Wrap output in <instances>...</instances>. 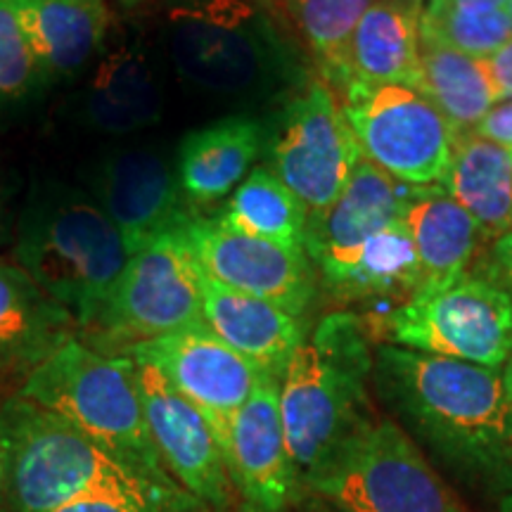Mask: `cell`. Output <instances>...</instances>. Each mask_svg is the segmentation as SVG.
<instances>
[{
  "mask_svg": "<svg viewBox=\"0 0 512 512\" xmlns=\"http://www.w3.org/2000/svg\"><path fill=\"white\" fill-rule=\"evenodd\" d=\"M361 147L328 83L313 81L287 107L273 143V174L309 214L328 209L361 162Z\"/></svg>",
  "mask_w": 512,
  "mask_h": 512,
  "instance_id": "8fae6325",
  "label": "cell"
},
{
  "mask_svg": "<svg viewBox=\"0 0 512 512\" xmlns=\"http://www.w3.org/2000/svg\"><path fill=\"white\" fill-rule=\"evenodd\" d=\"M43 74L72 76L98 53L112 24L107 0H8Z\"/></svg>",
  "mask_w": 512,
  "mask_h": 512,
  "instance_id": "7402d4cb",
  "label": "cell"
},
{
  "mask_svg": "<svg viewBox=\"0 0 512 512\" xmlns=\"http://www.w3.org/2000/svg\"><path fill=\"white\" fill-rule=\"evenodd\" d=\"M119 3H124V5H136V3H140V0H119Z\"/></svg>",
  "mask_w": 512,
  "mask_h": 512,
  "instance_id": "60d3db41",
  "label": "cell"
},
{
  "mask_svg": "<svg viewBox=\"0 0 512 512\" xmlns=\"http://www.w3.org/2000/svg\"><path fill=\"white\" fill-rule=\"evenodd\" d=\"M430 188H415L361 159L347 185L328 209L309 214L306 254L323 273L325 285L337 283L349 271L361 247L382 228L401 221L418 197Z\"/></svg>",
  "mask_w": 512,
  "mask_h": 512,
  "instance_id": "9a60e30c",
  "label": "cell"
},
{
  "mask_svg": "<svg viewBox=\"0 0 512 512\" xmlns=\"http://www.w3.org/2000/svg\"><path fill=\"white\" fill-rule=\"evenodd\" d=\"M183 230L128 259L86 344L128 356L138 344L204 323L200 271Z\"/></svg>",
  "mask_w": 512,
  "mask_h": 512,
  "instance_id": "ba28073f",
  "label": "cell"
},
{
  "mask_svg": "<svg viewBox=\"0 0 512 512\" xmlns=\"http://www.w3.org/2000/svg\"><path fill=\"white\" fill-rule=\"evenodd\" d=\"M320 67L328 74L375 0H283Z\"/></svg>",
  "mask_w": 512,
  "mask_h": 512,
  "instance_id": "f546056e",
  "label": "cell"
},
{
  "mask_svg": "<svg viewBox=\"0 0 512 512\" xmlns=\"http://www.w3.org/2000/svg\"><path fill=\"white\" fill-rule=\"evenodd\" d=\"M382 344L501 370L512 351V299L470 275L415 294L373 323Z\"/></svg>",
  "mask_w": 512,
  "mask_h": 512,
  "instance_id": "52a82bcc",
  "label": "cell"
},
{
  "mask_svg": "<svg viewBox=\"0 0 512 512\" xmlns=\"http://www.w3.org/2000/svg\"><path fill=\"white\" fill-rule=\"evenodd\" d=\"M17 264L72 313L79 330L98 323L131 259L124 238L98 200L53 185L31 197L17 230Z\"/></svg>",
  "mask_w": 512,
  "mask_h": 512,
  "instance_id": "5b68a950",
  "label": "cell"
},
{
  "mask_svg": "<svg viewBox=\"0 0 512 512\" xmlns=\"http://www.w3.org/2000/svg\"><path fill=\"white\" fill-rule=\"evenodd\" d=\"M501 512H512V494L501 498Z\"/></svg>",
  "mask_w": 512,
  "mask_h": 512,
  "instance_id": "f35d334b",
  "label": "cell"
},
{
  "mask_svg": "<svg viewBox=\"0 0 512 512\" xmlns=\"http://www.w3.org/2000/svg\"><path fill=\"white\" fill-rule=\"evenodd\" d=\"M472 133L512 150V98L501 100L498 105L491 107Z\"/></svg>",
  "mask_w": 512,
  "mask_h": 512,
  "instance_id": "836d02e7",
  "label": "cell"
},
{
  "mask_svg": "<svg viewBox=\"0 0 512 512\" xmlns=\"http://www.w3.org/2000/svg\"><path fill=\"white\" fill-rule=\"evenodd\" d=\"M202 510L197 498H185L174 503H155V501H128V498H86L64 505L53 512H195Z\"/></svg>",
  "mask_w": 512,
  "mask_h": 512,
  "instance_id": "1f68e13d",
  "label": "cell"
},
{
  "mask_svg": "<svg viewBox=\"0 0 512 512\" xmlns=\"http://www.w3.org/2000/svg\"><path fill=\"white\" fill-rule=\"evenodd\" d=\"M138 366L147 430L174 482L202 505L226 508L230 475L209 422L152 363Z\"/></svg>",
  "mask_w": 512,
  "mask_h": 512,
  "instance_id": "5bb4252c",
  "label": "cell"
},
{
  "mask_svg": "<svg viewBox=\"0 0 512 512\" xmlns=\"http://www.w3.org/2000/svg\"><path fill=\"white\" fill-rule=\"evenodd\" d=\"M501 377H503V387H505V394H508V396H510V401H512V351H510L508 361L503 363Z\"/></svg>",
  "mask_w": 512,
  "mask_h": 512,
  "instance_id": "74e56055",
  "label": "cell"
},
{
  "mask_svg": "<svg viewBox=\"0 0 512 512\" xmlns=\"http://www.w3.org/2000/svg\"><path fill=\"white\" fill-rule=\"evenodd\" d=\"M264 126L252 117H226L190 131L178 147L176 178L197 207L219 202L252 174L264 150Z\"/></svg>",
  "mask_w": 512,
  "mask_h": 512,
  "instance_id": "44dd1931",
  "label": "cell"
},
{
  "mask_svg": "<svg viewBox=\"0 0 512 512\" xmlns=\"http://www.w3.org/2000/svg\"><path fill=\"white\" fill-rule=\"evenodd\" d=\"M430 3H434V0H430Z\"/></svg>",
  "mask_w": 512,
  "mask_h": 512,
  "instance_id": "7bdbcfd3",
  "label": "cell"
},
{
  "mask_svg": "<svg viewBox=\"0 0 512 512\" xmlns=\"http://www.w3.org/2000/svg\"><path fill=\"white\" fill-rule=\"evenodd\" d=\"M3 230H5V221H3V211H0V240H3Z\"/></svg>",
  "mask_w": 512,
  "mask_h": 512,
  "instance_id": "ab89813d",
  "label": "cell"
},
{
  "mask_svg": "<svg viewBox=\"0 0 512 512\" xmlns=\"http://www.w3.org/2000/svg\"><path fill=\"white\" fill-rule=\"evenodd\" d=\"M356 313H330L304 339L280 377V413L299 482L373 418L368 384L375 351Z\"/></svg>",
  "mask_w": 512,
  "mask_h": 512,
  "instance_id": "3957f363",
  "label": "cell"
},
{
  "mask_svg": "<svg viewBox=\"0 0 512 512\" xmlns=\"http://www.w3.org/2000/svg\"><path fill=\"white\" fill-rule=\"evenodd\" d=\"M330 290L351 302H408L420 292V264L406 221H396L373 235L354 259V264Z\"/></svg>",
  "mask_w": 512,
  "mask_h": 512,
  "instance_id": "4316f807",
  "label": "cell"
},
{
  "mask_svg": "<svg viewBox=\"0 0 512 512\" xmlns=\"http://www.w3.org/2000/svg\"><path fill=\"white\" fill-rule=\"evenodd\" d=\"M162 88L152 64L136 48H117L95 69L86 93V114L93 128L126 136L162 117Z\"/></svg>",
  "mask_w": 512,
  "mask_h": 512,
  "instance_id": "cb8c5ba5",
  "label": "cell"
},
{
  "mask_svg": "<svg viewBox=\"0 0 512 512\" xmlns=\"http://www.w3.org/2000/svg\"><path fill=\"white\" fill-rule=\"evenodd\" d=\"M230 482L261 512H283L299 486L280 413V377L261 375L221 441Z\"/></svg>",
  "mask_w": 512,
  "mask_h": 512,
  "instance_id": "e0dca14e",
  "label": "cell"
},
{
  "mask_svg": "<svg viewBox=\"0 0 512 512\" xmlns=\"http://www.w3.org/2000/svg\"><path fill=\"white\" fill-rule=\"evenodd\" d=\"M12 512H53L86 498L174 503L188 491H164L121 465L72 422L12 396L0 408Z\"/></svg>",
  "mask_w": 512,
  "mask_h": 512,
  "instance_id": "7a4b0ae2",
  "label": "cell"
},
{
  "mask_svg": "<svg viewBox=\"0 0 512 512\" xmlns=\"http://www.w3.org/2000/svg\"><path fill=\"white\" fill-rule=\"evenodd\" d=\"M5 477H8V458H5L3 434H0V498H3V491H5Z\"/></svg>",
  "mask_w": 512,
  "mask_h": 512,
  "instance_id": "8d00e7d4",
  "label": "cell"
},
{
  "mask_svg": "<svg viewBox=\"0 0 512 512\" xmlns=\"http://www.w3.org/2000/svg\"><path fill=\"white\" fill-rule=\"evenodd\" d=\"M76 320L19 264L0 261V382L27 377L76 337Z\"/></svg>",
  "mask_w": 512,
  "mask_h": 512,
  "instance_id": "d6986e66",
  "label": "cell"
},
{
  "mask_svg": "<svg viewBox=\"0 0 512 512\" xmlns=\"http://www.w3.org/2000/svg\"><path fill=\"white\" fill-rule=\"evenodd\" d=\"M332 512H467L420 446L389 418H368L306 472Z\"/></svg>",
  "mask_w": 512,
  "mask_h": 512,
  "instance_id": "8992f818",
  "label": "cell"
},
{
  "mask_svg": "<svg viewBox=\"0 0 512 512\" xmlns=\"http://www.w3.org/2000/svg\"><path fill=\"white\" fill-rule=\"evenodd\" d=\"M373 387L396 425L460 482L512 494V401L501 370L380 344Z\"/></svg>",
  "mask_w": 512,
  "mask_h": 512,
  "instance_id": "6da1fadb",
  "label": "cell"
},
{
  "mask_svg": "<svg viewBox=\"0 0 512 512\" xmlns=\"http://www.w3.org/2000/svg\"><path fill=\"white\" fill-rule=\"evenodd\" d=\"M441 188L489 235L512 226V150L477 133H458Z\"/></svg>",
  "mask_w": 512,
  "mask_h": 512,
  "instance_id": "d4e9b609",
  "label": "cell"
},
{
  "mask_svg": "<svg viewBox=\"0 0 512 512\" xmlns=\"http://www.w3.org/2000/svg\"><path fill=\"white\" fill-rule=\"evenodd\" d=\"M342 110L363 159L377 169L415 188L444 181L458 131L420 91L396 83H349Z\"/></svg>",
  "mask_w": 512,
  "mask_h": 512,
  "instance_id": "30bf717a",
  "label": "cell"
},
{
  "mask_svg": "<svg viewBox=\"0 0 512 512\" xmlns=\"http://www.w3.org/2000/svg\"><path fill=\"white\" fill-rule=\"evenodd\" d=\"M512 0H434L427 5H448L458 10H508Z\"/></svg>",
  "mask_w": 512,
  "mask_h": 512,
  "instance_id": "d590c367",
  "label": "cell"
},
{
  "mask_svg": "<svg viewBox=\"0 0 512 512\" xmlns=\"http://www.w3.org/2000/svg\"><path fill=\"white\" fill-rule=\"evenodd\" d=\"M95 200L124 238L131 256L178 233L195 219L176 171L152 150H119L102 159Z\"/></svg>",
  "mask_w": 512,
  "mask_h": 512,
  "instance_id": "2e32d148",
  "label": "cell"
},
{
  "mask_svg": "<svg viewBox=\"0 0 512 512\" xmlns=\"http://www.w3.org/2000/svg\"><path fill=\"white\" fill-rule=\"evenodd\" d=\"M19 396L72 422L145 482L183 491L152 444L133 356L105 354L74 337L22 382Z\"/></svg>",
  "mask_w": 512,
  "mask_h": 512,
  "instance_id": "277c9868",
  "label": "cell"
},
{
  "mask_svg": "<svg viewBox=\"0 0 512 512\" xmlns=\"http://www.w3.org/2000/svg\"><path fill=\"white\" fill-rule=\"evenodd\" d=\"M486 67H489L491 81H494L498 98L510 100L512 98V41L505 43L496 55H491L489 60H486Z\"/></svg>",
  "mask_w": 512,
  "mask_h": 512,
  "instance_id": "e575fe53",
  "label": "cell"
},
{
  "mask_svg": "<svg viewBox=\"0 0 512 512\" xmlns=\"http://www.w3.org/2000/svg\"><path fill=\"white\" fill-rule=\"evenodd\" d=\"M159 19L176 72L204 91H247L271 57L273 29L249 0H164Z\"/></svg>",
  "mask_w": 512,
  "mask_h": 512,
  "instance_id": "9c48e42d",
  "label": "cell"
},
{
  "mask_svg": "<svg viewBox=\"0 0 512 512\" xmlns=\"http://www.w3.org/2000/svg\"><path fill=\"white\" fill-rule=\"evenodd\" d=\"M420 264V292L441 290L470 273V264L486 238V230L441 185L418 197L406 216Z\"/></svg>",
  "mask_w": 512,
  "mask_h": 512,
  "instance_id": "603a6c76",
  "label": "cell"
},
{
  "mask_svg": "<svg viewBox=\"0 0 512 512\" xmlns=\"http://www.w3.org/2000/svg\"><path fill=\"white\" fill-rule=\"evenodd\" d=\"M508 15H510V22H512V3L508 5Z\"/></svg>",
  "mask_w": 512,
  "mask_h": 512,
  "instance_id": "b9f144b4",
  "label": "cell"
},
{
  "mask_svg": "<svg viewBox=\"0 0 512 512\" xmlns=\"http://www.w3.org/2000/svg\"><path fill=\"white\" fill-rule=\"evenodd\" d=\"M128 356L152 363L174 384L207 418L219 448L233 415L264 375L252 361L216 337L207 323L138 344Z\"/></svg>",
  "mask_w": 512,
  "mask_h": 512,
  "instance_id": "4fadbf2b",
  "label": "cell"
},
{
  "mask_svg": "<svg viewBox=\"0 0 512 512\" xmlns=\"http://www.w3.org/2000/svg\"><path fill=\"white\" fill-rule=\"evenodd\" d=\"M43 69L8 0H0V100H19L41 81Z\"/></svg>",
  "mask_w": 512,
  "mask_h": 512,
  "instance_id": "4dcf8cb0",
  "label": "cell"
},
{
  "mask_svg": "<svg viewBox=\"0 0 512 512\" xmlns=\"http://www.w3.org/2000/svg\"><path fill=\"white\" fill-rule=\"evenodd\" d=\"M197 271H200L202 318L207 328L247 361H252L261 373L283 377L292 354L304 342L299 318L266 299L216 283L200 266Z\"/></svg>",
  "mask_w": 512,
  "mask_h": 512,
  "instance_id": "ffe728a7",
  "label": "cell"
},
{
  "mask_svg": "<svg viewBox=\"0 0 512 512\" xmlns=\"http://www.w3.org/2000/svg\"><path fill=\"white\" fill-rule=\"evenodd\" d=\"M223 226L273 242V245L306 252L309 211L299 197L273 171L254 169L216 216Z\"/></svg>",
  "mask_w": 512,
  "mask_h": 512,
  "instance_id": "83f0119b",
  "label": "cell"
},
{
  "mask_svg": "<svg viewBox=\"0 0 512 512\" xmlns=\"http://www.w3.org/2000/svg\"><path fill=\"white\" fill-rule=\"evenodd\" d=\"M482 278L494 283L496 287H501L512 299V230H505L503 235H498L494 245H491L489 256L484 261Z\"/></svg>",
  "mask_w": 512,
  "mask_h": 512,
  "instance_id": "d6a6232c",
  "label": "cell"
},
{
  "mask_svg": "<svg viewBox=\"0 0 512 512\" xmlns=\"http://www.w3.org/2000/svg\"><path fill=\"white\" fill-rule=\"evenodd\" d=\"M183 235L197 266L216 283L266 299L294 318H302L316 297V273L306 252L252 238L204 216H195Z\"/></svg>",
  "mask_w": 512,
  "mask_h": 512,
  "instance_id": "7c38bea8",
  "label": "cell"
},
{
  "mask_svg": "<svg viewBox=\"0 0 512 512\" xmlns=\"http://www.w3.org/2000/svg\"><path fill=\"white\" fill-rule=\"evenodd\" d=\"M420 0H375L344 46L328 79L349 83L418 86Z\"/></svg>",
  "mask_w": 512,
  "mask_h": 512,
  "instance_id": "ac0fdd59",
  "label": "cell"
},
{
  "mask_svg": "<svg viewBox=\"0 0 512 512\" xmlns=\"http://www.w3.org/2000/svg\"><path fill=\"white\" fill-rule=\"evenodd\" d=\"M420 36L479 60H489L512 41L508 10H458L427 5L422 10Z\"/></svg>",
  "mask_w": 512,
  "mask_h": 512,
  "instance_id": "f1b7e54d",
  "label": "cell"
},
{
  "mask_svg": "<svg viewBox=\"0 0 512 512\" xmlns=\"http://www.w3.org/2000/svg\"><path fill=\"white\" fill-rule=\"evenodd\" d=\"M415 91L425 95L458 133L475 131L486 112L501 102L486 60L439 46L422 36Z\"/></svg>",
  "mask_w": 512,
  "mask_h": 512,
  "instance_id": "484cf974",
  "label": "cell"
}]
</instances>
